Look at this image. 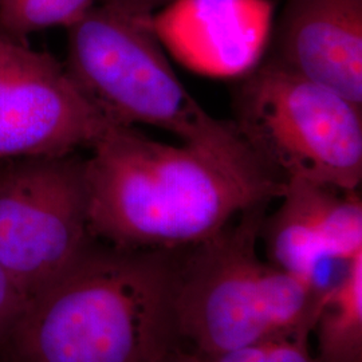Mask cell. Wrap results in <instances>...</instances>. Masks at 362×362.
Masks as SVG:
<instances>
[{"label":"cell","instance_id":"obj_1","mask_svg":"<svg viewBox=\"0 0 362 362\" xmlns=\"http://www.w3.org/2000/svg\"><path fill=\"white\" fill-rule=\"evenodd\" d=\"M85 158L91 236L128 250L180 251L285 191L233 128L181 145L110 124Z\"/></svg>","mask_w":362,"mask_h":362},{"label":"cell","instance_id":"obj_2","mask_svg":"<svg viewBox=\"0 0 362 362\" xmlns=\"http://www.w3.org/2000/svg\"><path fill=\"white\" fill-rule=\"evenodd\" d=\"M179 251L94 239L31 298L4 338L13 362H163L179 348Z\"/></svg>","mask_w":362,"mask_h":362},{"label":"cell","instance_id":"obj_3","mask_svg":"<svg viewBox=\"0 0 362 362\" xmlns=\"http://www.w3.org/2000/svg\"><path fill=\"white\" fill-rule=\"evenodd\" d=\"M269 204L179 251L173 309L179 338L214 360L284 337H309L326 288L259 258Z\"/></svg>","mask_w":362,"mask_h":362},{"label":"cell","instance_id":"obj_4","mask_svg":"<svg viewBox=\"0 0 362 362\" xmlns=\"http://www.w3.org/2000/svg\"><path fill=\"white\" fill-rule=\"evenodd\" d=\"M233 125L282 180L342 192L362 181V106L263 58L233 93Z\"/></svg>","mask_w":362,"mask_h":362},{"label":"cell","instance_id":"obj_5","mask_svg":"<svg viewBox=\"0 0 362 362\" xmlns=\"http://www.w3.org/2000/svg\"><path fill=\"white\" fill-rule=\"evenodd\" d=\"M67 30L66 70L107 122L155 127L181 143L212 140L233 128L209 116L184 88L151 19L98 3Z\"/></svg>","mask_w":362,"mask_h":362},{"label":"cell","instance_id":"obj_6","mask_svg":"<svg viewBox=\"0 0 362 362\" xmlns=\"http://www.w3.org/2000/svg\"><path fill=\"white\" fill-rule=\"evenodd\" d=\"M93 240L85 157L0 163V266L27 297L67 270Z\"/></svg>","mask_w":362,"mask_h":362},{"label":"cell","instance_id":"obj_7","mask_svg":"<svg viewBox=\"0 0 362 362\" xmlns=\"http://www.w3.org/2000/svg\"><path fill=\"white\" fill-rule=\"evenodd\" d=\"M109 125L64 64L0 31V163L90 148Z\"/></svg>","mask_w":362,"mask_h":362},{"label":"cell","instance_id":"obj_8","mask_svg":"<svg viewBox=\"0 0 362 362\" xmlns=\"http://www.w3.org/2000/svg\"><path fill=\"white\" fill-rule=\"evenodd\" d=\"M279 199V207L264 216L260 230L267 262L326 288L321 279L326 264H345L362 254L361 196L290 180Z\"/></svg>","mask_w":362,"mask_h":362},{"label":"cell","instance_id":"obj_9","mask_svg":"<svg viewBox=\"0 0 362 362\" xmlns=\"http://www.w3.org/2000/svg\"><path fill=\"white\" fill-rule=\"evenodd\" d=\"M272 23V0H176L151 18L164 47L215 76H243L258 65Z\"/></svg>","mask_w":362,"mask_h":362},{"label":"cell","instance_id":"obj_10","mask_svg":"<svg viewBox=\"0 0 362 362\" xmlns=\"http://www.w3.org/2000/svg\"><path fill=\"white\" fill-rule=\"evenodd\" d=\"M267 58L362 106V0H286Z\"/></svg>","mask_w":362,"mask_h":362},{"label":"cell","instance_id":"obj_11","mask_svg":"<svg viewBox=\"0 0 362 362\" xmlns=\"http://www.w3.org/2000/svg\"><path fill=\"white\" fill-rule=\"evenodd\" d=\"M313 332L318 362H362V254L326 287Z\"/></svg>","mask_w":362,"mask_h":362},{"label":"cell","instance_id":"obj_12","mask_svg":"<svg viewBox=\"0 0 362 362\" xmlns=\"http://www.w3.org/2000/svg\"><path fill=\"white\" fill-rule=\"evenodd\" d=\"M98 0H3L0 31L25 40L28 34L43 28L71 26Z\"/></svg>","mask_w":362,"mask_h":362},{"label":"cell","instance_id":"obj_13","mask_svg":"<svg viewBox=\"0 0 362 362\" xmlns=\"http://www.w3.org/2000/svg\"><path fill=\"white\" fill-rule=\"evenodd\" d=\"M309 337L275 338L246 349L220 356L209 362H318L308 346Z\"/></svg>","mask_w":362,"mask_h":362},{"label":"cell","instance_id":"obj_14","mask_svg":"<svg viewBox=\"0 0 362 362\" xmlns=\"http://www.w3.org/2000/svg\"><path fill=\"white\" fill-rule=\"evenodd\" d=\"M28 297L15 285L13 279L0 266V338L15 324L26 306Z\"/></svg>","mask_w":362,"mask_h":362},{"label":"cell","instance_id":"obj_15","mask_svg":"<svg viewBox=\"0 0 362 362\" xmlns=\"http://www.w3.org/2000/svg\"><path fill=\"white\" fill-rule=\"evenodd\" d=\"M176 0H98L100 4L137 19H151Z\"/></svg>","mask_w":362,"mask_h":362},{"label":"cell","instance_id":"obj_16","mask_svg":"<svg viewBox=\"0 0 362 362\" xmlns=\"http://www.w3.org/2000/svg\"><path fill=\"white\" fill-rule=\"evenodd\" d=\"M163 362H209L207 358L196 354L194 351H184L179 348L169 353L168 357Z\"/></svg>","mask_w":362,"mask_h":362},{"label":"cell","instance_id":"obj_17","mask_svg":"<svg viewBox=\"0 0 362 362\" xmlns=\"http://www.w3.org/2000/svg\"><path fill=\"white\" fill-rule=\"evenodd\" d=\"M1 3H3V0H0V7H1Z\"/></svg>","mask_w":362,"mask_h":362}]
</instances>
